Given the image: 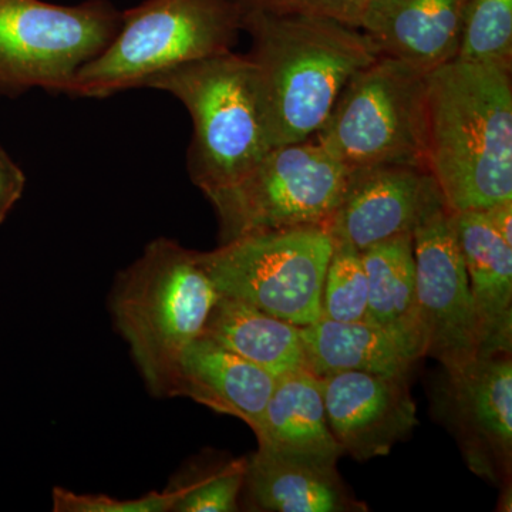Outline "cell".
Returning a JSON list of instances; mask_svg holds the SVG:
<instances>
[{
	"label": "cell",
	"instance_id": "1",
	"mask_svg": "<svg viewBox=\"0 0 512 512\" xmlns=\"http://www.w3.org/2000/svg\"><path fill=\"white\" fill-rule=\"evenodd\" d=\"M271 148L312 140L346 84L380 56L356 26L313 15L242 13Z\"/></svg>",
	"mask_w": 512,
	"mask_h": 512
},
{
	"label": "cell",
	"instance_id": "2",
	"mask_svg": "<svg viewBox=\"0 0 512 512\" xmlns=\"http://www.w3.org/2000/svg\"><path fill=\"white\" fill-rule=\"evenodd\" d=\"M426 165L451 212L512 201L511 70L454 59L427 73Z\"/></svg>",
	"mask_w": 512,
	"mask_h": 512
},
{
	"label": "cell",
	"instance_id": "3",
	"mask_svg": "<svg viewBox=\"0 0 512 512\" xmlns=\"http://www.w3.org/2000/svg\"><path fill=\"white\" fill-rule=\"evenodd\" d=\"M220 296L201 252L168 238L150 242L117 276L110 296L114 325L151 394L174 397L181 356L204 333Z\"/></svg>",
	"mask_w": 512,
	"mask_h": 512
},
{
	"label": "cell",
	"instance_id": "4",
	"mask_svg": "<svg viewBox=\"0 0 512 512\" xmlns=\"http://www.w3.org/2000/svg\"><path fill=\"white\" fill-rule=\"evenodd\" d=\"M144 87L170 93L190 113L187 170L204 195L237 183L271 150L247 55L204 57L157 74Z\"/></svg>",
	"mask_w": 512,
	"mask_h": 512
},
{
	"label": "cell",
	"instance_id": "5",
	"mask_svg": "<svg viewBox=\"0 0 512 512\" xmlns=\"http://www.w3.org/2000/svg\"><path fill=\"white\" fill-rule=\"evenodd\" d=\"M241 12L234 0H146L121 12L119 32L74 77L67 96L106 99L174 67L237 46Z\"/></svg>",
	"mask_w": 512,
	"mask_h": 512
},
{
	"label": "cell",
	"instance_id": "6",
	"mask_svg": "<svg viewBox=\"0 0 512 512\" xmlns=\"http://www.w3.org/2000/svg\"><path fill=\"white\" fill-rule=\"evenodd\" d=\"M427 73L380 55L349 80L312 140L350 171L386 164L427 168Z\"/></svg>",
	"mask_w": 512,
	"mask_h": 512
},
{
	"label": "cell",
	"instance_id": "7",
	"mask_svg": "<svg viewBox=\"0 0 512 512\" xmlns=\"http://www.w3.org/2000/svg\"><path fill=\"white\" fill-rule=\"evenodd\" d=\"M350 170L315 140L271 148L237 183L205 195L217 212L221 244L249 235L325 227Z\"/></svg>",
	"mask_w": 512,
	"mask_h": 512
},
{
	"label": "cell",
	"instance_id": "8",
	"mask_svg": "<svg viewBox=\"0 0 512 512\" xmlns=\"http://www.w3.org/2000/svg\"><path fill=\"white\" fill-rule=\"evenodd\" d=\"M121 12L109 0L62 6L0 0V96L67 94L77 72L110 45Z\"/></svg>",
	"mask_w": 512,
	"mask_h": 512
},
{
	"label": "cell",
	"instance_id": "9",
	"mask_svg": "<svg viewBox=\"0 0 512 512\" xmlns=\"http://www.w3.org/2000/svg\"><path fill=\"white\" fill-rule=\"evenodd\" d=\"M332 251L325 228L299 227L235 239L201 259L222 296L303 328L322 318Z\"/></svg>",
	"mask_w": 512,
	"mask_h": 512
},
{
	"label": "cell",
	"instance_id": "10",
	"mask_svg": "<svg viewBox=\"0 0 512 512\" xmlns=\"http://www.w3.org/2000/svg\"><path fill=\"white\" fill-rule=\"evenodd\" d=\"M413 251L424 356L454 372L477 359L480 332L453 212L444 208L420 225Z\"/></svg>",
	"mask_w": 512,
	"mask_h": 512
},
{
	"label": "cell",
	"instance_id": "11",
	"mask_svg": "<svg viewBox=\"0 0 512 512\" xmlns=\"http://www.w3.org/2000/svg\"><path fill=\"white\" fill-rule=\"evenodd\" d=\"M436 397L440 417L456 436L470 470L494 485L510 483L511 355L480 356L444 372Z\"/></svg>",
	"mask_w": 512,
	"mask_h": 512
},
{
	"label": "cell",
	"instance_id": "12",
	"mask_svg": "<svg viewBox=\"0 0 512 512\" xmlns=\"http://www.w3.org/2000/svg\"><path fill=\"white\" fill-rule=\"evenodd\" d=\"M447 208L426 167L386 164L350 171L339 207L326 222L332 242L363 252L380 242L412 234Z\"/></svg>",
	"mask_w": 512,
	"mask_h": 512
},
{
	"label": "cell",
	"instance_id": "13",
	"mask_svg": "<svg viewBox=\"0 0 512 512\" xmlns=\"http://www.w3.org/2000/svg\"><path fill=\"white\" fill-rule=\"evenodd\" d=\"M320 383L329 429L357 461L386 456L419 424L407 376L340 372Z\"/></svg>",
	"mask_w": 512,
	"mask_h": 512
},
{
	"label": "cell",
	"instance_id": "14",
	"mask_svg": "<svg viewBox=\"0 0 512 512\" xmlns=\"http://www.w3.org/2000/svg\"><path fill=\"white\" fill-rule=\"evenodd\" d=\"M468 0H372L360 18L380 55L430 72L456 59Z\"/></svg>",
	"mask_w": 512,
	"mask_h": 512
},
{
	"label": "cell",
	"instance_id": "15",
	"mask_svg": "<svg viewBox=\"0 0 512 512\" xmlns=\"http://www.w3.org/2000/svg\"><path fill=\"white\" fill-rule=\"evenodd\" d=\"M453 220L476 306L478 357L511 355L512 245L495 232L483 211L453 212Z\"/></svg>",
	"mask_w": 512,
	"mask_h": 512
},
{
	"label": "cell",
	"instance_id": "16",
	"mask_svg": "<svg viewBox=\"0 0 512 512\" xmlns=\"http://www.w3.org/2000/svg\"><path fill=\"white\" fill-rule=\"evenodd\" d=\"M275 384V377L266 370L200 336L181 356L174 396L190 397L255 430Z\"/></svg>",
	"mask_w": 512,
	"mask_h": 512
},
{
	"label": "cell",
	"instance_id": "17",
	"mask_svg": "<svg viewBox=\"0 0 512 512\" xmlns=\"http://www.w3.org/2000/svg\"><path fill=\"white\" fill-rule=\"evenodd\" d=\"M306 369L318 377L340 372L407 376L424 357L413 340L369 320L336 322L320 318L301 328Z\"/></svg>",
	"mask_w": 512,
	"mask_h": 512
},
{
	"label": "cell",
	"instance_id": "18",
	"mask_svg": "<svg viewBox=\"0 0 512 512\" xmlns=\"http://www.w3.org/2000/svg\"><path fill=\"white\" fill-rule=\"evenodd\" d=\"M244 488L256 511H366V505L349 494L336 466L282 456L265 448L258 447L249 458Z\"/></svg>",
	"mask_w": 512,
	"mask_h": 512
},
{
	"label": "cell",
	"instance_id": "19",
	"mask_svg": "<svg viewBox=\"0 0 512 512\" xmlns=\"http://www.w3.org/2000/svg\"><path fill=\"white\" fill-rule=\"evenodd\" d=\"M254 433L259 448L282 456L332 466L343 456L326 419L320 377L308 369L276 379Z\"/></svg>",
	"mask_w": 512,
	"mask_h": 512
},
{
	"label": "cell",
	"instance_id": "20",
	"mask_svg": "<svg viewBox=\"0 0 512 512\" xmlns=\"http://www.w3.org/2000/svg\"><path fill=\"white\" fill-rule=\"evenodd\" d=\"M202 336H207L279 377L306 369L301 328L259 311L248 303L220 296Z\"/></svg>",
	"mask_w": 512,
	"mask_h": 512
},
{
	"label": "cell",
	"instance_id": "21",
	"mask_svg": "<svg viewBox=\"0 0 512 512\" xmlns=\"http://www.w3.org/2000/svg\"><path fill=\"white\" fill-rule=\"evenodd\" d=\"M360 254L369 288L367 320L413 340L424 353L417 313L413 235L387 239Z\"/></svg>",
	"mask_w": 512,
	"mask_h": 512
},
{
	"label": "cell",
	"instance_id": "22",
	"mask_svg": "<svg viewBox=\"0 0 512 512\" xmlns=\"http://www.w3.org/2000/svg\"><path fill=\"white\" fill-rule=\"evenodd\" d=\"M456 59L512 70V0H468Z\"/></svg>",
	"mask_w": 512,
	"mask_h": 512
},
{
	"label": "cell",
	"instance_id": "23",
	"mask_svg": "<svg viewBox=\"0 0 512 512\" xmlns=\"http://www.w3.org/2000/svg\"><path fill=\"white\" fill-rule=\"evenodd\" d=\"M367 278L362 254L333 242L322 292V318L336 322L367 320Z\"/></svg>",
	"mask_w": 512,
	"mask_h": 512
},
{
	"label": "cell",
	"instance_id": "24",
	"mask_svg": "<svg viewBox=\"0 0 512 512\" xmlns=\"http://www.w3.org/2000/svg\"><path fill=\"white\" fill-rule=\"evenodd\" d=\"M248 460H229L180 485L183 494L174 507L177 512H232L247 476Z\"/></svg>",
	"mask_w": 512,
	"mask_h": 512
},
{
	"label": "cell",
	"instance_id": "25",
	"mask_svg": "<svg viewBox=\"0 0 512 512\" xmlns=\"http://www.w3.org/2000/svg\"><path fill=\"white\" fill-rule=\"evenodd\" d=\"M183 490L180 485L163 493H151L137 500H117L107 495L76 494L64 488L53 490L56 512H167L174 511Z\"/></svg>",
	"mask_w": 512,
	"mask_h": 512
},
{
	"label": "cell",
	"instance_id": "26",
	"mask_svg": "<svg viewBox=\"0 0 512 512\" xmlns=\"http://www.w3.org/2000/svg\"><path fill=\"white\" fill-rule=\"evenodd\" d=\"M242 13L269 15H313L338 19L359 28L363 0H234Z\"/></svg>",
	"mask_w": 512,
	"mask_h": 512
},
{
	"label": "cell",
	"instance_id": "27",
	"mask_svg": "<svg viewBox=\"0 0 512 512\" xmlns=\"http://www.w3.org/2000/svg\"><path fill=\"white\" fill-rule=\"evenodd\" d=\"M25 187V173L0 147V224L6 220L16 202L22 198Z\"/></svg>",
	"mask_w": 512,
	"mask_h": 512
},
{
	"label": "cell",
	"instance_id": "28",
	"mask_svg": "<svg viewBox=\"0 0 512 512\" xmlns=\"http://www.w3.org/2000/svg\"><path fill=\"white\" fill-rule=\"evenodd\" d=\"M485 218L507 244L512 245V201L501 202L484 210Z\"/></svg>",
	"mask_w": 512,
	"mask_h": 512
},
{
	"label": "cell",
	"instance_id": "29",
	"mask_svg": "<svg viewBox=\"0 0 512 512\" xmlns=\"http://www.w3.org/2000/svg\"><path fill=\"white\" fill-rule=\"evenodd\" d=\"M372 2V0H363V8H365L366 3Z\"/></svg>",
	"mask_w": 512,
	"mask_h": 512
}]
</instances>
